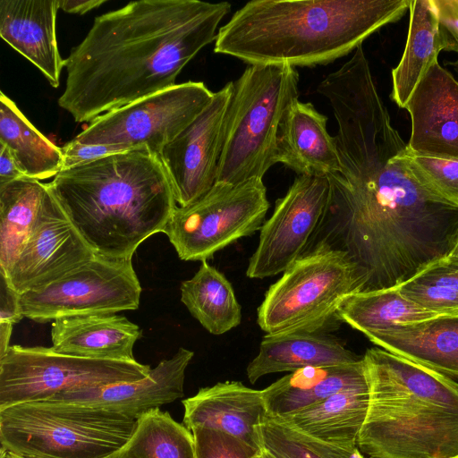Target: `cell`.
Wrapping results in <instances>:
<instances>
[{"label": "cell", "instance_id": "1", "mask_svg": "<svg viewBox=\"0 0 458 458\" xmlns=\"http://www.w3.org/2000/svg\"><path fill=\"white\" fill-rule=\"evenodd\" d=\"M323 241L344 251L362 291L397 288L449 257L458 241V205L413 174L408 151L374 149L327 176Z\"/></svg>", "mask_w": 458, "mask_h": 458}, {"label": "cell", "instance_id": "2", "mask_svg": "<svg viewBox=\"0 0 458 458\" xmlns=\"http://www.w3.org/2000/svg\"><path fill=\"white\" fill-rule=\"evenodd\" d=\"M228 2L139 0L95 18L65 64L60 107L77 123L175 85L186 64L216 41Z\"/></svg>", "mask_w": 458, "mask_h": 458}, {"label": "cell", "instance_id": "3", "mask_svg": "<svg viewBox=\"0 0 458 458\" xmlns=\"http://www.w3.org/2000/svg\"><path fill=\"white\" fill-rule=\"evenodd\" d=\"M411 0H252L218 30L214 52L249 65H325L398 21Z\"/></svg>", "mask_w": 458, "mask_h": 458}, {"label": "cell", "instance_id": "4", "mask_svg": "<svg viewBox=\"0 0 458 458\" xmlns=\"http://www.w3.org/2000/svg\"><path fill=\"white\" fill-rule=\"evenodd\" d=\"M48 184L95 253L114 259H131L177 207L162 162L144 147L63 169Z\"/></svg>", "mask_w": 458, "mask_h": 458}, {"label": "cell", "instance_id": "5", "mask_svg": "<svg viewBox=\"0 0 458 458\" xmlns=\"http://www.w3.org/2000/svg\"><path fill=\"white\" fill-rule=\"evenodd\" d=\"M363 358L369 400L360 451L369 458H457L458 382L384 349Z\"/></svg>", "mask_w": 458, "mask_h": 458}, {"label": "cell", "instance_id": "6", "mask_svg": "<svg viewBox=\"0 0 458 458\" xmlns=\"http://www.w3.org/2000/svg\"><path fill=\"white\" fill-rule=\"evenodd\" d=\"M299 73L288 64L249 65L233 81L216 182L262 179L276 164L278 131L299 97Z\"/></svg>", "mask_w": 458, "mask_h": 458}, {"label": "cell", "instance_id": "7", "mask_svg": "<svg viewBox=\"0 0 458 458\" xmlns=\"http://www.w3.org/2000/svg\"><path fill=\"white\" fill-rule=\"evenodd\" d=\"M138 420L56 402L0 410V444L20 458H106L133 434Z\"/></svg>", "mask_w": 458, "mask_h": 458}, {"label": "cell", "instance_id": "8", "mask_svg": "<svg viewBox=\"0 0 458 458\" xmlns=\"http://www.w3.org/2000/svg\"><path fill=\"white\" fill-rule=\"evenodd\" d=\"M362 287L347 254L319 241L270 285L258 308V325L266 335L326 331L342 304Z\"/></svg>", "mask_w": 458, "mask_h": 458}, {"label": "cell", "instance_id": "9", "mask_svg": "<svg viewBox=\"0 0 458 458\" xmlns=\"http://www.w3.org/2000/svg\"><path fill=\"white\" fill-rule=\"evenodd\" d=\"M269 208L262 179L216 182L199 199L176 207L163 233L185 261H204L259 231Z\"/></svg>", "mask_w": 458, "mask_h": 458}, {"label": "cell", "instance_id": "10", "mask_svg": "<svg viewBox=\"0 0 458 458\" xmlns=\"http://www.w3.org/2000/svg\"><path fill=\"white\" fill-rule=\"evenodd\" d=\"M148 365L71 356L52 347L10 345L0 356V410L70 390L144 378Z\"/></svg>", "mask_w": 458, "mask_h": 458}, {"label": "cell", "instance_id": "11", "mask_svg": "<svg viewBox=\"0 0 458 458\" xmlns=\"http://www.w3.org/2000/svg\"><path fill=\"white\" fill-rule=\"evenodd\" d=\"M214 93L202 81L175 84L98 116L73 140L144 147L159 157L163 148L208 106Z\"/></svg>", "mask_w": 458, "mask_h": 458}, {"label": "cell", "instance_id": "12", "mask_svg": "<svg viewBox=\"0 0 458 458\" xmlns=\"http://www.w3.org/2000/svg\"><path fill=\"white\" fill-rule=\"evenodd\" d=\"M140 294L131 259L95 254L58 280L21 294V304L24 318L47 323L72 316L134 310Z\"/></svg>", "mask_w": 458, "mask_h": 458}, {"label": "cell", "instance_id": "13", "mask_svg": "<svg viewBox=\"0 0 458 458\" xmlns=\"http://www.w3.org/2000/svg\"><path fill=\"white\" fill-rule=\"evenodd\" d=\"M329 203L327 176L298 175L259 230L246 276L252 279L276 276L310 251L326 224Z\"/></svg>", "mask_w": 458, "mask_h": 458}, {"label": "cell", "instance_id": "14", "mask_svg": "<svg viewBox=\"0 0 458 458\" xmlns=\"http://www.w3.org/2000/svg\"><path fill=\"white\" fill-rule=\"evenodd\" d=\"M233 90L229 81L215 92L202 113L159 155L179 207L197 201L216 182Z\"/></svg>", "mask_w": 458, "mask_h": 458}, {"label": "cell", "instance_id": "15", "mask_svg": "<svg viewBox=\"0 0 458 458\" xmlns=\"http://www.w3.org/2000/svg\"><path fill=\"white\" fill-rule=\"evenodd\" d=\"M95 254L49 187L27 242L8 273L3 275L17 293L23 294L58 280L91 260Z\"/></svg>", "mask_w": 458, "mask_h": 458}, {"label": "cell", "instance_id": "16", "mask_svg": "<svg viewBox=\"0 0 458 458\" xmlns=\"http://www.w3.org/2000/svg\"><path fill=\"white\" fill-rule=\"evenodd\" d=\"M194 352L183 347L161 360L144 378L60 393L62 402L138 420L145 413L184 395L185 371ZM48 401V400H47Z\"/></svg>", "mask_w": 458, "mask_h": 458}, {"label": "cell", "instance_id": "17", "mask_svg": "<svg viewBox=\"0 0 458 458\" xmlns=\"http://www.w3.org/2000/svg\"><path fill=\"white\" fill-rule=\"evenodd\" d=\"M404 108L411 118L410 155L458 160V82L437 60Z\"/></svg>", "mask_w": 458, "mask_h": 458}, {"label": "cell", "instance_id": "18", "mask_svg": "<svg viewBox=\"0 0 458 458\" xmlns=\"http://www.w3.org/2000/svg\"><path fill=\"white\" fill-rule=\"evenodd\" d=\"M182 403V424L189 430H219L261 449L258 427L267 416L262 390L250 388L239 381L219 382L200 388Z\"/></svg>", "mask_w": 458, "mask_h": 458}, {"label": "cell", "instance_id": "19", "mask_svg": "<svg viewBox=\"0 0 458 458\" xmlns=\"http://www.w3.org/2000/svg\"><path fill=\"white\" fill-rule=\"evenodd\" d=\"M59 0H0V36L57 88L66 60L56 39Z\"/></svg>", "mask_w": 458, "mask_h": 458}, {"label": "cell", "instance_id": "20", "mask_svg": "<svg viewBox=\"0 0 458 458\" xmlns=\"http://www.w3.org/2000/svg\"><path fill=\"white\" fill-rule=\"evenodd\" d=\"M327 117L311 103L295 100L281 123L276 163L298 175L327 176L340 168L335 137L327 128Z\"/></svg>", "mask_w": 458, "mask_h": 458}, {"label": "cell", "instance_id": "21", "mask_svg": "<svg viewBox=\"0 0 458 458\" xmlns=\"http://www.w3.org/2000/svg\"><path fill=\"white\" fill-rule=\"evenodd\" d=\"M141 335L138 325L117 314L66 317L51 327L55 352L94 360H136L133 347Z\"/></svg>", "mask_w": 458, "mask_h": 458}, {"label": "cell", "instance_id": "22", "mask_svg": "<svg viewBox=\"0 0 458 458\" xmlns=\"http://www.w3.org/2000/svg\"><path fill=\"white\" fill-rule=\"evenodd\" d=\"M362 359L363 356L350 351L338 338L324 330L265 335L246 373L254 384L267 374L349 364Z\"/></svg>", "mask_w": 458, "mask_h": 458}, {"label": "cell", "instance_id": "23", "mask_svg": "<svg viewBox=\"0 0 458 458\" xmlns=\"http://www.w3.org/2000/svg\"><path fill=\"white\" fill-rule=\"evenodd\" d=\"M366 336L387 352L458 381V314L397 325Z\"/></svg>", "mask_w": 458, "mask_h": 458}, {"label": "cell", "instance_id": "24", "mask_svg": "<svg viewBox=\"0 0 458 458\" xmlns=\"http://www.w3.org/2000/svg\"><path fill=\"white\" fill-rule=\"evenodd\" d=\"M369 386L364 358L357 362L307 367L279 378L262 390L267 414L286 418L335 394Z\"/></svg>", "mask_w": 458, "mask_h": 458}, {"label": "cell", "instance_id": "25", "mask_svg": "<svg viewBox=\"0 0 458 458\" xmlns=\"http://www.w3.org/2000/svg\"><path fill=\"white\" fill-rule=\"evenodd\" d=\"M369 400V386L347 389L282 420L322 441L342 446H357Z\"/></svg>", "mask_w": 458, "mask_h": 458}, {"label": "cell", "instance_id": "26", "mask_svg": "<svg viewBox=\"0 0 458 458\" xmlns=\"http://www.w3.org/2000/svg\"><path fill=\"white\" fill-rule=\"evenodd\" d=\"M0 144L9 149L26 177L48 179L64 167L62 148L47 139L3 91L0 92Z\"/></svg>", "mask_w": 458, "mask_h": 458}, {"label": "cell", "instance_id": "27", "mask_svg": "<svg viewBox=\"0 0 458 458\" xmlns=\"http://www.w3.org/2000/svg\"><path fill=\"white\" fill-rule=\"evenodd\" d=\"M406 45L398 65L392 71V99L404 108L411 93L443 50L437 11L432 0H411Z\"/></svg>", "mask_w": 458, "mask_h": 458}, {"label": "cell", "instance_id": "28", "mask_svg": "<svg viewBox=\"0 0 458 458\" xmlns=\"http://www.w3.org/2000/svg\"><path fill=\"white\" fill-rule=\"evenodd\" d=\"M49 191L22 176L0 184V273L6 275L27 242Z\"/></svg>", "mask_w": 458, "mask_h": 458}, {"label": "cell", "instance_id": "29", "mask_svg": "<svg viewBox=\"0 0 458 458\" xmlns=\"http://www.w3.org/2000/svg\"><path fill=\"white\" fill-rule=\"evenodd\" d=\"M180 290L182 302L208 333L223 335L241 324V305L231 283L207 260Z\"/></svg>", "mask_w": 458, "mask_h": 458}, {"label": "cell", "instance_id": "30", "mask_svg": "<svg viewBox=\"0 0 458 458\" xmlns=\"http://www.w3.org/2000/svg\"><path fill=\"white\" fill-rule=\"evenodd\" d=\"M437 316L407 300L397 288L352 294L337 311L338 320L364 335Z\"/></svg>", "mask_w": 458, "mask_h": 458}, {"label": "cell", "instance_id": "31", "mask_svg": "<svg viewBox=\"0 0 458 458\" xmlns=\"http://www.w3.org/2000/svg\"><path fill=\"white\" fill-rule=\"evenodd\" d=\"M106 458H197L192 432L159 408L138 419L129 440Z\"/></svg>", "mask_w": 458, "mask_h": 458}, {"label": "cell", "instance_id": "32", "mask_svg": "<svg viewBox=\"0 0 458 458\" xmlns=\"http://www.w3.org/2000/svg\"><path fill=\"white\" fill-rule=\"evenodd\" d=\"M261 447L276 458H364L358 445L342 446L311 437L279 418L258 427Z\"/></svg>", "mask_w": 458, "mask_h": 458}, {"label": "cell", "instance_id": "33", "mask_svg": "<svg viewBox=\"0 0 458 458\" xmlns=\"http://www.w3.org/2000/svg\"><path fill=\"white\" fill-rule=\"evenodd\" d=\"M397 289L428 311L458 314V261L446 258L435 262Z\"/></svg>", "mask_w": 458, "mask_h": 458}, {"label": "cell", "instance_id": "34", "mask_svg": "<svg viewBox=\"0 0 458 458\" xmlns=\"http://www.w3.org/2000/svg\"><path fill=\"white\" fill-rule=\"evenodd\" d=\"M408 160L413 174L433 191L458 205V160L412 156Z\"/></svg>", "mask_w": 458, "mask_h": 458}, {"label": "cell", "instance_id": "35", "mask_svg": "<svg viewBox=\"0 0 458 458\" xmlns=\"http://www.w3.org/2000/svg\"><path fill=\"white\" fill-rule=\"evenodd\" d=\"M191 432L197 458H251L260 451L219 430L197 428Z\"/></svg>", "mask_w": 458, "mask_h": 458}, {"label": "cell", "instance_id": "36", "mask_svg": "<svg viewBox=\"0 0 458 458\" xmlns=\"http://www.w3.org/2000/svg\"><path fill=\"white\" fill-rule=\"evenodd\" d=\"M443 50L458 54V0H432Z\"/></svg>", "mask_w": 458, "mask_h": 458}, {"label": "cell", "instance_id": "37", "mask_svg": "<svg viewBox=\"0 0 458 458\" xmlns=\"http://www.w3.org/2000/svg\"><path fill=\"white\" fill-rule=\"evenodd\" d=\"M131 148L123 145L82 144L72 140L62 148L64 154L63 169L89 162L106 156L123 152ZM62 169V170H63Z\"/></svg>", "mask_w": 458, "mask_h": 458}, {"label": "cell", "instance_id": "38", "mask_svg": "<svg viewBox=\"0 0 458 458\" xmlns=\"http://www.w3.org/2000/svg\"><path fill=\"white\" fill-rule=\"evenodd\" d=\"M21 296L0 273V322L15 324L24 316L21 310Z\"/></svg>", "mask_w": 458, "mask_h": 458}, {"label": "cell", "instance_id": "39", "mask_svg": "<svg viewBox=\"0 0 458 458\" xmlns=\"http://www.w3.org/2000/svg\"><path fill=\"white\" fill-rule=\"evenodd\" d=\"M24 176L9 149L0 144V184Z\"/></svg>", "mask_w": 458, "mask_h": 458}, {"label": "cell", "instance_id": "40", "mask_svg": "<svg viewBox=\"0 0 458 458\" xmlns=\"http://www.w3.org/2000/svg\"><path fill=\"white\" fill-rule=\"evenodd\" d=\"M106 0H59V8L68 13L84 14L95 8L99 7Z\"/></svg>", "mask_w": 458, "mask_h": 458}, {"label": "cell", "instance_id": "41", "mask_svg": "<svg viewBox=\"0 0 458 458\" xmlns=\"http://www.w3.org/2000/svg\"><path fill=\"white\" fill-rule=\"evenodd\" d=\"M13 324L0 322V356L4 355L10 347V339Z\"/></svg>", "mask_w": 458, "mask_h": 458}, {"label": "cell", "instance_id": "42", "mask_svg": "<svg viewBox=\"0 0 458 458\" xmlns=\"http://www.w3.org/2000/svg\"><path fill=\"white\" fill-rule=\"evenodd\" d=\"M448 258L458 261V241Z\"/></svg>", "mask_w": 458, "mask_h": 458}, {"label": "cell", "instance_id": "43", "mask_svg": "<svg viewBox=\"0 0 458 458\" xmlns=\"http://www.w3.org/2000/svg\"><path fill=\"white\" fill-rule=\"evenodd\" d=\"M261 454L263 458H276L275 455H273L271 453H269L267 450L261 447Z\"/></svg>", "mask_w": 458, "mask_h": 458}, {"label": "cell", "instance_id": "44", "mask_svg": "<svg viewBox=\"0 0 458 458\" xmlns=\"http://www.w3.org/2000/svg\"><path fill=\"white\" fill-rule=\"evenodd\" d=\"M450 64H451L452 66H454V68L456 70L457 74H458V59H457L456 61H454V62L450 63ZM456 81H457V82H458V80H456Z\"/></svg>", "mask_w": 458, "mask_h": 458}, {"label": "cell", "instance_id": "45", "mask_svg": "<svg viewBox=\"0 0 458 458\" xmlns=\"http://www.w3.org/2000/svg\"><path fill=\"white\" fill-rule=\"evenodd\" d=\"M6 451H4L3 448H0V458H6Z\"/></svg>", "mask_w": 458, "mask_h": 458}, {"label": "cell", "instance_id": "46", "mask_svg": "<svg viewBox=\"0 0 458 458\" xmlns=\"http://www.w3.org/2000/svg\"><path fill=\"white\" fill-rule=\"evenodd\" d=\"M251 458H263L262 454H261V449L260 451L256 454L254 456H252Z\"/></svg>", "mask_w": 458, "mask_h": 458}, {"label": "cell", "instance_id": "47", "mask_svg": "<svg viewBox=\"0 0 458 458\" xmlns=\"http://www.w3.org/2000/svg\"><path fill=\"white\" fill-rule=\"evenodd\" d=\"M6 458H20V457L15 456V455H13V454H8V453H7V454H6Z\"/></svg>", "mask_w": 458, "mask_h": 458}, {"label": "cell", "instance_id": "48", "mask_svg": "<svg viewBox=\"0 0 458 458\" xmlns=\"http://www.w3.org/2000/svg\"><path fill=\"white\" fill-rule=\"evenodd\" d=\"M458 458V457H457Z\"/></svg>", "mask_w": 458, "mask_h": 458}]
</instances>
